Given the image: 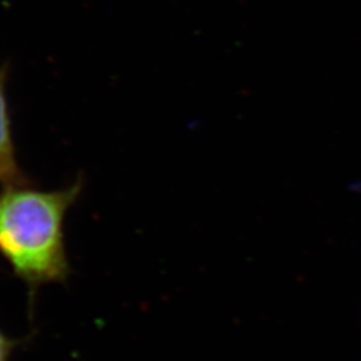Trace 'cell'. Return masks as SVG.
Returning <instances> with one entry per match:
<instances>
[{
  "mask_svg": "<svg viewBox=\"0 0 361 361\" xmlns=\"http://www.w3.org/2000/svg\"><path fill=\"white\" fill-rule=\"evenodd\" d=\"M15 345V341L0 331V361H10Z\"/></svg>",
  "mask_w": 361,
  "mask_h": 361,
  "instance_id": "3957f363",
  "label": "cell"
},
{
  "mask_svg": "<svg viewBox=\"0 0 361 361\" xmlns=\"http://www.w3.org/2000/svg\"><path fill=\"white\" fill-rule=\"evenodd\" d=\"M0 183L4 188L27 185L15 157L10 116L6 98V73L0 70Z\"/></svg>",
  "mask_w": 361,
  "mask_h": 361,
  "instance_id": "7a4b0ae2",
  "label": "cell"
},
{
  "mask_svg": "<svg viewBox=\"0 0 361 361\" xmlns=\"http://www.w3.org/2000/svg\"><path fill=\"white\" fill-rule=\"evenodd\" d=\"M82 190L83 182L77 180L63 190L23 185L0 195V253L30 289L67 279L66 214Z\"/></svg>",
  "mask_w": 361,
  "mask_h": 361,
  "instance_id": "6da1fadb",
  "label": "cell"
}]
</instances>
